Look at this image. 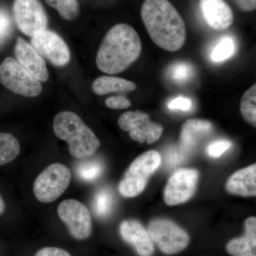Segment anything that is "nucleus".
<instances>
[{"instance_id": "obj_31", "label": "nucleus", "mask_w": 256, "mask_h": 256, "mask_svg": "<svg viewBox=\"0 0 256 256\" xmlns=\"http://www.w3.org/2000/svg\"><path fill=\"white\" fill-rule=\"evenodd\" d=\"M34 256H72L66 250L57 247H46L40 249Z\"/></svg>"}, {"instance_id": "obj_2", "label": "nucleus", "mask_w": 256, "mask_h": 256, "mask_svg": "<svg viewBox=\"0 0 256 256\" xmlns=\"http://www.w3.org/2000/svg\"><path fill=\"white\" fill-rule=\"evenodd\" d=\"M141 50L142 43L136 30L127 24H118L104 37L96 55V65L104 73L120 74L139 58Z\"/></svg>"}, {"instance_id": "obj_29", "label": "nucleus", "mask_w": 256, "mask_h": 256, "mask_svg": "<svg viewBox=\"0 0 256 256\" xmlns=\"http://www.w3.org/2000/svg\"><path fill=\"white\" fill-rule=\"evenodd\" d=\"M106 106L110 109L121 110V109H126L130 107L131 102L124 96H112L106 99Z\"/></svg>"}, {"instance_id": "obj_33", "label": "nucleus", "mask_w": 256, "mask_h": 256, "mask_svg": "<svg viewBox=\"0 0 256 256\" xmlns=\"http://www.w3.org/2000/svg\"><path fill=\"white\" fill-rule=\"evenodd\" d=\"M5 203L4 200H3L1 194H0V216L2 215L5 212Z\"/></svg>"}, {"instance_id": "obj_15", "label": "nucleus", "mask_w": 256, "mask_h": 256, "mask_svg": "<svg viewBox=\"0 0 256 256\" xmlns=\"http://www.w3.org/2000/svg\"><path fill=\"white\" fill-rule=\"evenodd\" d=\"M120 232L124 240L130 244L140 256H151L154 246L148 230L136 220H124L120 224Z\"/></svg>"}, {"instance_id": "obj_28", "label": "nucleus", "mask_w": 256, "mask_h": 256, "mask_svg": "<svg viewBox=\"0 0 256 256\" xmlns=\"http://www.w3.org/2000/svg\"><path fill=\"white\" fill-rule=\"evenodd\" d=\"M12 31L11 20L4 10L0 9V44L10 36Z\"/></svg>"}, {"instance_id": "obj_4", "label": "nucleus", "mask_w": 256, "mask_h": 256, "mask_svg": "<svg viewBox=\"0 0 256 256\" xmlns=\"http://www.w3.org/2000/svg\"><path fill=\"white\" fill-rule=\"evenodd\" d=\"M161 162V154L156 151H148L138 156L120 182V194L128 198L140 194L146 188L150 178L159 168Z\"/></svg>"}, {"instance_id": "obj_18", "label": "nucleus", "mask_w": 256, "mask_h": 256, "mask_svg": "<svg viewBox=\"0 0 256 256\" xmlns=\"http://www.w3.org/2000/svg\"><path fill=\"white\" fill-rule=\"evenodd\" d=\"M212 124L204 120L190 119L184 124L182 128L180 140L182 148L190 151L196 146L202 138L210 132Z\"/></svg>"}, {"instance_id": "obj_13", "label": "nucleus", "mask_w": 256, "mask_h": 256, "mask_svg": "<svg viewBox=\"0 0 256 256\" xmlns=\"http://www.w3.org/2000/svg\"><path fill=\"white\" fill-rule=\"evenodd\" d=\"M16 60L40 82L48 78L46 62L37 50L22 38H18L14 47Z\"/></svg>"}, {"instance_id": "obj_23", "label": "nucleus", "mask_w": 256, "mask_h": 256, "mask_svg": "<svg viewBox=\"0 0 256 256\" xmlns=\"http://www.w3.org/2000/svg\"><path fill=\"white\" fill-rule=\"evenodd\" d=\"M112 205L114 197L108 188H101L94 196L92 208L94 213L99 218H105L110 214Z\"/></svg>"}, {"instance_id": "obj_3", "label": "nucleus", "mask_w": 256, "mask_h": 256, "mask_svg": "<svg viewBox=\"0 0 256 256\" xmlns=\"http://www.w3.org/2000/svg\"><path fill=\"white\" fill-rule=\"evenodd\" d=\"M53 128L56 136L68 143L69 153L76 159L89 158L100 148L95 133L75 112L63 111L57 114Z\"/></svg>"}, {"instance_id": "obj_27", "label": "nucleus", "mask_w": 256, "mask_h": 256, "mask_svg": "<svg viewBox=\"0 0 256 256\" xmlns=\"http://www.w3.org/2000/svg\"><path fill=\"white\" fill-rule=\"evenodd\" d=\"M232 143L226 140H218L210 142L206 148V152L213 158H218L223 156L228 150L232 148Z\"/></svg>"}, {"instance_id": "obj_10", "label": "nucleus", "mask_w": 256, "mask_h": 256, "mask_svg": "<svg viewBox=\"0 0 256 256\" xmlns=\"http://www.w3.org/2000/svg\"><path fill=\"white\" fill-rule=\"evenodd\" d=\"M15 22L20 31L28 36L46 30L48 18L40 0H15Z\"/></svg>"}, {"instance_id": "obj_32", "label": "nucleus", "mask_w": 256, "mask_h": 256, "mask_svg": "<svg viewBox=\"0 0 256 256\" xmlns=\"http://www.w3.org/2000/svg\"><path fill=\"white\" fill-rule=\"evenodd\" d=\"M239 9L244 12L254 11L256 8V0H234Z\"/></svg>"}, {"instance_id": "obj_7", "label": "nucleus", "mask_w": 256, "mask_h": 256, "mask_svg": "<svg viewBox=\"0 0 256 256\" xmlns=\"http://www.w3.org/2000/svg\"><path fill=\"white\" fill-rule=\"evenodd\" d=\"M148 234L159 247L161 252L166 254H174L182 252L190 242V237L186 232L172 220L158 218L149 224Z\"/></svg>"}, {"instance_id": "obj_12", "label": "nucleus", "mask_w": 256, "mask_h": 256, "mask_svg": "<svg viewBox=\"0 0 256 256\" xmlns=\"http://www.w3.org/2000/svg\"><path fill=\"white\" fill-rule=\"evenodd\" d=\"M32 46L43 58L56 66H64L70 60V53L63 38L55 32L45 30L32 36Z\"/></svg>"}, {"instance_id": "obj_1", "label": "nucleus", "mask_w": 256, "mask_h": 256, "mask_svg": "<svg viewBox=\"0 0 256 256\" xmlns=\"http://www.w3.org/2000/svg\"><path fill=\"white\" fill-rule=\"evenodd\" d=\"M143 23L156 46L176 52L186 41V25L174 5L168 0H146L141 9Z\"/></svg>"}, {"instance_id": "obj_21", "label": "nucleus", "mask_w": 256, "mask_h": 256, "mask_svg": "<svg viewBox=\"0 0 256 256\" xmlns=\"http://www.w3.org/2000/svg\"><path fill=\"white\" fill-rule=\"evenodd\" d=\"M104 172V164L98 159L86 160L80 162L76 166V174L79 178L85 182L97 180Z\"/></svg>"}, {"instance_id": "obj_5", "label": "nucleus", "mask_w": 256, "mask_h": 256, "mask_svg": "<svg viewBox=\"0 0 256 256\" xmlns=\"http://www.w3.org/2000/svg\"><path fill=\"white\" fill-rule=\"evenodd\" d=\"M72 178V172L66 165L58 162L50 164L35 180L34 194L42 203L55 202L66 191Z\"/></svg>"}, {"instance_id": "obj_25", "label": "nucleus", "mask_w": 256, "mask_h": 256, "mask_svg": "<svg viewBox=\"0 0 256 256\" xmlns=\"http://www.w3.org/2000/svg\"><path fill=\"white\" fill-rule=\"evenodd\" d=\"M50 8H54L60 16L67 20H73L79 14V5L77 0H44Z\"/></svg>"}, {"instance_id": "obj_6", "label": "nucleus", "mask_w": 256, "mask_h": 256, "mask_svg": "<svg viewBox=\"0 0 256 256\" xmlns=\"http://www.w3.org/2000/svg\"><path fill=\"white\" fill-rule=\"evenodd\" d=\"M0 82L10 92L24 97H36L42 90L41 82L12 57L0 64Z\"/></svg>"}, {"instance_id": "obj_11", "label": "nucleus", "mask_w": 256, "mask_h": 256, "mask_svg": "<svg viewBox=\"0 0 256 256\" xmlns=\"http://www.w3.org/2000/svg\"><path fill=\"white\" fill-rule=\"evenodd\" d=\"M198 172L196 170L181 169L175 172L166 183L164 200L168 206L188 202L196 192Z\"/></svg>"}, {"instance_id": "obj_20", "label": "nucleus", "mask_w": 256, "mask_h": 256, "mask_svg": "<svg viewBox=\"0 0 256 256\" xmlns=\"http://www.w3.org/2000/svg\"><path fill=\"white\" fill-rule=\"evenodd\" d=\"M18 140L10 133L0 132V165L9 164L20 156Z\"/></svg>"}, {"instance_id": "obj_8", "label": "nucleus", "mask_w": 256, "mask_h": 256, "mask_svg": "<svg viewBox=\"0 0 256 256\" xmlns=\"http://www.w3.org/2000/svg\"><path fill=\"white\" fill-rule=\"evenodd\" d=\"M57 213L74 238L85 240L92 235V216L82 202L73 198L64 200L58 205Z\"/></svg>"}, {"instance_id": "obj_26", "label": "nucleus", "mask_w": 256, "mask_h": 256, "mask_svg": "<svg viewBox=\"0 0 256 256\" xmlns=\"http://www.w3.org/2000/svg\"><path fill=\"white\" fill-rule=\"evenodd\" d=\"M170 78L178 84H183L190 80L194 74V68L191 64L186 62L173 64L168 70Z\"/></svg>"}, {"instance_id": "obj_16", "label": "nucleus", "mask_w": 256, "mask_h": 256, "mask_svg": "<svg viewBox=\"0 0 256 256\" xmlns=\"http://www.w3.org/2000/svg\"><path fill=\"white\" fill-rule=\"evenodd\" d=\"M228 193L242 196H256V164L238 170L229 178L226 184Z\"/></svg>"}, {"instance_id": "obj_17", "label": "nucleus", "mask_w": 256, "mask_h": 256, "mask_svg": "<svg viewBox=\"0 0 256 256\" xmlns=\"http://www.w3.org/2000/svg\"><path fill=\"white\" fill-rule=\"evenodd\" d=\"M246 234L234 238L227 245V252L233 256H256V218L250 217L245 222Z\"/></svg>"}, {"instance_id": "obj_24", "label": "nucleus", "mask_w": 256, "mask_h": 256, "mask_svg": "<svg viewBox=\"0 0 256 256\" xmlns=\"http://www.w3.org/2000/svg\"><path fill=\"white\" fill-rule=\"evenodd\" d=\"M236 48L235 41L232 37L224 36L214 47L210 53V58L216 63L228 60L236 53Z\"/></svg>"}, {"instance_id": "obj_22", "label": "nucleus", "mask_w": 256, "mask_h": 256, "mask_svg": "<svg viewBox=\"0 0 256 256\" xmlns=\"http://www.w3.org/2000/svg\"><path fill=\"white\" fill-rule=\"evenodd\" d=\"M242 117L247 122L256 126V85L254 84L244 92L240 104Z\"/></svg>"}, {"instance_id": "obj_9", "label": "nucleus", "mask_w": 256, "mask_h": 256, "mask_svg": "<svg viewBox=\"0 0 256 256\" xmlns=\"http://www.w3.org/2000/svg\"><path fill=\"white\" fill-rule=\"evenodd\" d=\"M119 127L129 132L133 140L141 143L152 144L160 139L163 128L159 124L152 122L150 116L141 111H128L120 116Z\"/></svg>"}, {"instance_id": "obj_14", "label": "nucleus", "mask_w": 256, "mask_h": 256, "mask_svg": "<svg viewBox=\"0 0 256 256\" xmlns=\"http://www.w3.org/2000/svg\"><path fill=\"white\" fill-rule=\"evenodd\" d=\"M204 18L207 24L215 30H224L234 22L232 8L224 0H200Z\"/></svg>"}, {"instance_id": "obj_30", "label": "nucleus", "mask_w": 256, "mask_h": 256, "mask_svg": "<svg viewBox=\"0 0 256 256\" xmlns=\"http://www.w3.org/2000/svg\"><path fill=\"white\" fill-rule=\"evenodd\" d=\"M168 106L170 110L188 111L192 108V101L188 98L178 96L170 101Z\"/></svg>"}, {"instance_id": "obj_19", "label": "nucleus", "mask_w": 256, "mask_h": 256, "mask_svg": "<svg viewBox=\"0 0 256 256\" xmlns=\"http://www.w3.org/2000/svg\"><path fill=\"white\" fill-rule=\"evenodd\" d=\"M92 88L97 95L104 96L112 92H132L137 88V85L124 78L102 76L94 80Z\"/></svg>"}]
</instances>
